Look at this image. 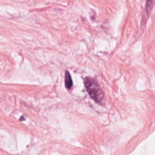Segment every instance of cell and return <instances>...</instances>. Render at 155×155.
<instances>
[{
  "instance_id": "1",
  "label": "cell",
  "mask_w": 155,
  "mask_h": 155,
  "mask_svg": "<svg viewBox=\"0 0 155 155\" xmlns=\"http://www.w3.org/2000/svg\"><path fill=\"white\" fill-rule=\"evenodd\" d=\"M84 84L90 96L95 101L101 103L104 95L97 81L93 78L87 77L84 80Z\"/></svg>"
},
{
  "instance_id": "2",
  "label": "cell",
  "mask_w": 155,
  "mask_h": 155,
  "mask_svg": "<svg viewBox=\"0 0 155 155\" xmlns=\"http://www.w3.org/2000/svg\"><path fill=\"white\" fill-rule=\"evenodd\" d=\"M65 87L68 89H70L73 85V82L71 80V76L68 71H65Z\"/></svg>"
},
{
  "instance_id": "3",
  "label": "cell",
  "mask_w": 155,
  "mask_h": 155,
  "mask_svg": "<svg viewBox=\"0 0 155 155\" xmlns=\"http://www.w3.org/2000/svg\"><path fill=\"white\" fill-rule=\"evenodd\" d=\"M153 2H154V0H147L145 9L148 15H149L150 13H151V9L153 7Z\"/></svg>"
}]
</instances>
